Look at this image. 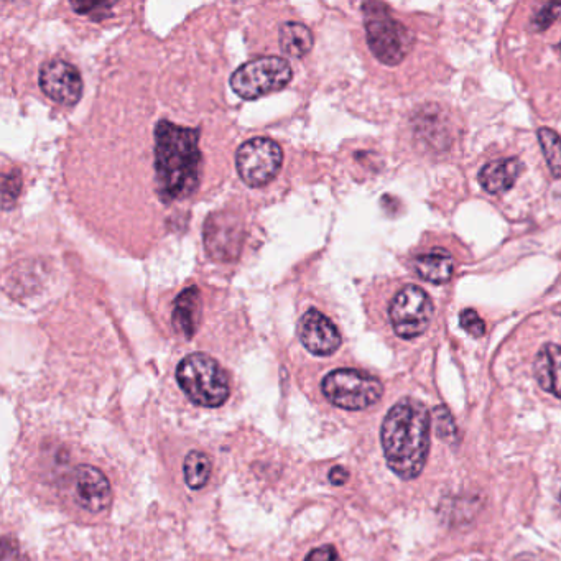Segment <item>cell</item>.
Wrapping results in <instances>:
<instances>
[{
  "label": "cell",
  "instance_id": "cell-23",
  "mask_svg": "<svg viewBox=\"0 0 561 561\" xmlns=\"http://www.w3.org/2000/svg\"><path fill=\"white\" fill-rule=\"evenodd\" d=\"M459 323L463 326L464 331H468L474 338H479L486 333V323L481 320V316L474 310H464L459 318Z\"/></svg>",
  "mask_w": 561,
  "mask_h": 561
},
{
  "label": "cell",
  "instance_id": "cell-5",
  "mask_svg": "<svg viewBox=\"0 0 561 561\" xmlns=\"http://www.w3.org/2000/svg\"><path fill=\"white\" fill-rule=\"evenodd\" d=\"M321 390L334 407L359 412L376 405L384 387L376 377L357 369H336L321 382Z\"/></svg>",
  "mask_w": 561,
  "mask_h": 561
},
{
  "label": "cell",
  "instance_id": "cell-16",
  "mask_svg": "<svg viewBox=\"0 0 561 561\" xmlns=\"http://www.w3.org/2000/svg\"><path fill=\"white\" fill-rule=\"evenodd\" d=\"M413 267L420 279L441 285L450 282L455 269V259L446 249H432L427 254L418 255Z\"/></svg>",
  "mask_w": 561,
  "mask_h": 561
},
{
  "label": "cell",
  "instance_id": "cell-14",
  "mask_svg": "<svg viewBox=\"0 0 561 561\" xmlns=\"http://www.w3.org/2000/svg\"><path fill=\"white\" fill-rule=\"evenodd\" d=\"M534 374L538 384L548 394L561 399V348L557 344H545L534 362Z\"/></svg>",
  "mask_w": 561,
  "mask_h": 561
},
{
  "label": "cell",
  "instance_id": "cell-12",
  "mask_svg": "<svg viewBox=\"0 0 561 561\" xmlns=\"http://www.w3.org/2000/svg\"><path fill=\"white\" fill-rule=\"evenodd\" d=\"M241 241V224H237L236 219L231 218L229 214H214L206 221L204 244L214 259H236L241 249Z\"/></svg>",
  "mask_w": 561,
  "mask_h": 561
},
{
  "label": "cell",
  "instance_id": "cell-17",
  "mask_svg": "<svg viewBox=\"0 0 561 561\" xmlns=\"http://www.w3.org/2000/svg\"><path fill=\"white\" fill-rule=\"evenodd\" d=\"M280 48L290 58H303L313 48V33L300 22H287L280 27Z\"/></svg>",
  "mask_w": 561,
  "mask_h": 561
},
{
  "label": "cell",
  "instance_id": "cell-10",
  "mask_svg": "<svg viewBox=\"0 0 561 561\" xmlns=\"http://www.w3.org/2000/svg\"><path fill=\"white\" fill-rule=\"evenodd\" d=\"M298 336L311 354L326 357L338 351L343 343L338 328L328 316L311 308L302 316L298 323Z\"/></svg>",
  "mask_w": 561,
  "mask_h": 561
},
{
  "label": "cell",
  "instance_id": "cell-24",
  "mask_svg": "<svg viewBox=\"0 0 561 561\" xmlns=\"http://www.w3.org/2000/svg\"><path fill=\"white\" fill-rule=\"evenodd\" d=\"M303 561H341L338 552L333 545H325V547L315 548L306 555Z\"/></svg>",
  "mask_w": 561,
  "mask_h": 561
},
{
  "label": "cell",
  "instance_id": "cell-4",
  "mask_svg": "<svg viewBox=\"0 0 561 561\" xmlns=\"http://www.w3.org/2000/svg\"><path fill=\"white\" fill-rule=\"evenodd\" d=\"M366 15L367 45L377 60L387 66H397L412 51L413 33L389 14L382 4L362 5Z\"/></svg>",
  "mask_w": 561,
  "mask_h": 561
},
{
  "label": "cell",
  "instance_id": "cell-8",
  "mask_svg": "<svg viewBox=\"0 0 561 561\" xmlns=\"http://www.w3.org/2000/svg\"><path fill=\"white\" fill-rule=\"evenodd\" d=\"M389 316L397 336L418 338L432 323L433 303L423 288L405 285L390 303Z\"/></svg>",
  "mask_w": 561,
  "mask_h": 561
},
{
  "label": "cell",
  "instance_id": "cell-3",
  "mask_svg": "<svg viewBox=\"0 0 561 561\" xmlns=\"http://www.w3.org/2000/svg\"><path fill=\"white\" fill-rule=\"evenodd\" d=\"M177 381L193 404L218 408L231 394L228 374L214 357L204 353L186 356L177 367Z\"/></svg>",
  "mask_w": 561,
  "mask_h": 561
},
{
  "label": "cell",
  "instance_id": "cell-25",
  "mask_svg": "<svg viewBox=\"0 0 561 561\" xmlns=\"http://www.w3.org/2000/svg\"><path fill=\"white\" fill-rule=\"evenodd\" d=\"M348 479V469H344L343 466H336V468L331 469L330 481L333 486H343V484L348 483Z\"/></svg>",
  "mask_w": 561,
  "mask_h": 561
},
{
  "label": "cell",
  "instance_id": "cell-18",
  "mask_svg": "<svg viewBox=\"0 0 561 561\" xmlns=\"http://www.w3.org/2000/svg\"><path fill=\"white\" fill-rule=\"evenodd\" d=\"M211 471H213V463L203 451H190L183 461L185 483L193 491H200L209 483Z\"/></svg>",
  "mask_w": 561,
  "mask_h": 561
},
{
  "label": "cell",
  "instance_id": "cell-7",
  "mask_svg": "<svg viewBox=\"0 0 561 561\" xmlns=\"http://www.w3.org/2000/svg\"><path fill=\"white\" fill-rule=\"evenodd\" d=\"M282 163V147L267 137L247 140L236 152L237 173L251 188H262L272 183L279 175Z\"/></svg>",
  "mask_w": 561,
  "mask_h": 561
},
{
  "label": "cell",
  "instance_id": "cell-21",
  "mask_svg": "<svg viewBox=\"0 0 561 561\" xmlns=\"http://www.w3.org/2000/svg\"><path fill=\"white\" fill-rule=\"evenodd\" d=\"M435 422L436 433H438V436H440V438H445V440H451V438H455V420H453V417H451V413L448 412V408H435Z\"/></svg>",
  "mask_w": 561,
  "mask_h": 561
},
{
  "label": "cell",
  "instance_id": "cell-15",
  "mask_svg": "<svg viewBox=\"0 0 561 561\" xmlns=\"http://www.w3.org/2000/svg\"><path fill=\"white\" fill-rule=\"evenodd\" d=\"M201 292L200 288L190 287L183 290L175 300L173 308L172 323L178 333L185 338H193L201 316Z\"/></svg>",
  "mask_w": 561,
  "mask_h": 561
},
{
  "label": "cell",
  "instance_id": "cell-11",
  "mask_svg": "<svg viewBox=\"0 0 561 561\" xmlns=\"http://www.w3.org/2000/svg\"><path fill=\"white\" fill-rule=\"evenodd\" d=\"M75 497L79 507L91 514H101L111 506V483L98 468L83 464L75 471Z\"/></svg>",
  "mask_w": 561,
  "mask_h": 561
},
{
  "label": "cell",
  "instance_id": "cell-1",
  "mask_svg": "<svg viewBox=\"0 0 561 561\" xmlns=\"http://www.w3.org/2000/svg\"><path fill=\"white\" fill-rule=\"evenodd\" d=\"M201 178L200 130L160 121L155 127V183L165 203L195 193Z\"/></svg>",
  "mask_w": 561,
  "mask_h": 561
},
{
  "label": "cell",
  "instance_id": "cell-13",
  "mask_svg": "<svg viewBox=\"0 0 561 561\" xmlns=\"http://www.w3.org/2000/svg\"><path fill=\"white\" fill-rule=\"evenodd\" d=\"M522 162L519 158H501L487 163L479 173V183L491 195H504L515 185L522 173Z\"/></svg>",
  "mask_w": 561,
  "mask_h": 561
},
{
  "label": "cell",
  "instance_id": "cell-2",
  "mask_svg": "<svg viewBox=\"0 0 561 561\" xmlns=\"http://www.w3.org/2000/svg\"><path fill=\"white\" fill-rule=\"evenodd\" d=\"M385 461L395 476L410 481L422 474L430 450V413L413 399H402L385 415L381 430Z\"/></svg>",
  "mask_w": 561,
  "mask_h": 561
},
{
  "label": "cell",
  "instance_id": "cell-20",
  "mask_svg": "<svg viewBox=\"0 0 561 561\" xmlns=\"http://www.w3.org/2000/svg\"><path fill=\"white\" fill-rule=\"evenodd\" d=\"M22 190V175L19 170H9L2 177V201L4 209H9L10 204L15 203Z\"/></svg>",
  "mask_w": 561,
  "mask_h": 561
},
{
  "label": "cell",
  "instance_id": "cell-9",
  "mask_svg": "<svg viewBox=\"0 0 561 561\" xmlns=\"http://www.w3.org/2000/svg\"><path fill=\"white\" fill-rule=\"evenodd\" d=\"M40 88L47 98L61 106H75L83 94V79L78 68L68 61H48L40 70Z\"/></svg>",
  "mask_w": 561,
  "mask_h": 561
},
{
  "label": "cell",
  "instance_id": "cell-6",
  "mask_svg": "<svg viewBox=\"0 0 561 561\" xmlns=\"http://www.w3.org/2000/svg\"><path fill=\"white\" fill-rule=\"evenodd\" d=\"M293 78L292 66L282 56H264L234 71L231 88L246 101L262 98L287 88Z\"/></svg>",
  "mask_w": 561,
  "mask_h": 561
},
{
  "label": "cell",
  "instance_id": "cell-19",
  "mask_svg": "<svg viewBox=\"0 0 561 561\" xmlns=\"http://www.w3.org/2000/svg\"><path fill=\"white\" fill-rule=\"evenodd\" d=\"M538 142L542 147L543 155L547 158L548 167L553 177L561 178V137L555 130L543 129L538 130Z\"/></svg>",
  "mask_w": 561,
  "mask_h": 561
},
{
  "label": "cell",
  "instance_id": "cell-22",
  "mask_svg": "<svg viewBox=\"0 0 561 561\" xmlns=\"http://www.w3.org/2000/svg\"><path fill=\"white\" fill-rule=\"evenodd\" d=\"M558 19H561V4L553 2V4L545 5L538 12L532 25H534V30H537V32H543V30L550 28V25L555 24Z\"/></svg>",
  "mask_w": 561,
  "mask_h": 561
}]
</instances>
